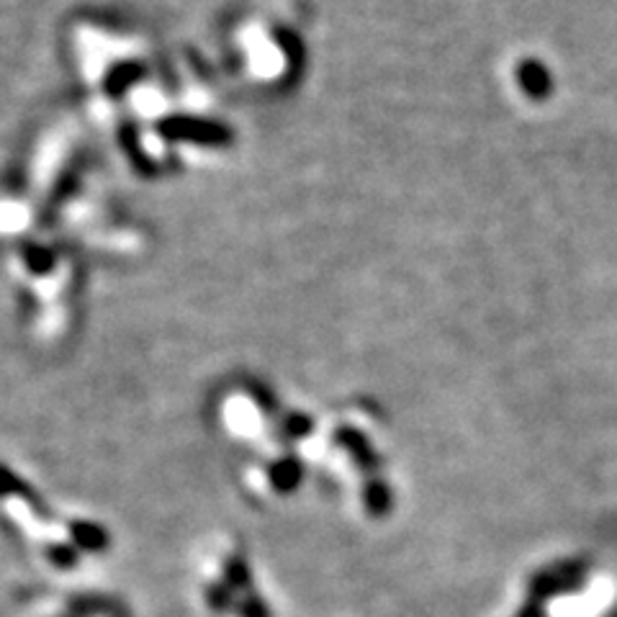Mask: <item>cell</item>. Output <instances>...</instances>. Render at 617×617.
Returning <instances> with one entry per match:
<instances>
[{
    "instance_id": "cell-1",
    "label": "cell",
    "mask_w": 617,
    "mask_h": 617,
    "mask_svg": "<svg viewBox=\"0 0 617 617\" xmlns=\"http://www.w3.org/2000/svg\"><path fill=\"white\" fill-rule=\"evenodd\" d=\"M332 443H335L337 448L345 450L363 474L371 476L381 468V456H378L371 440H368L358 427L340 425L335 432H332Z\"/></svg>"
},
{
    "instance_id": "cell-2",
    "label": "cell",
    "mask_w": 617,
    "mask_h": 617,
    "mask_svg": "<svg viewBox=\"0 0 617 617\" xmlns=\"http://www.w3.org/2000/svg\"><path fill=\"white\" fill-rule=\"evenodd\" d=\"M21 499V502L29 504V510L34 512L39 520H52V510L47 507V502L42 499V494L36 492L29 481H24L21 476H16L6 463H0V499Z\"/></svg>"
},
{
    "instance_id": "cell-3",
    "label": "cell",
    "mask_w": 617,
    "mask_h": 617,
    "mask_svg": "<svg viewBox=\"0 0 617 617\" xmlns=\"http://www.w3.org/2000/svg\"><path fill=\"white\" fill-rule=\"evenodd\" d=\"M67 533H70L72 546L78 548L80 553H103L111 548L108 530L93 520H72L67 525Z\"/></svg>"
},
{
    "instance_id": "cell-4",
    "label": "cell",
    "mask_w": 617,
    "mask_h": 617,
    "mask_svg": "<svg viewBox=\"0 0 617 617\" xmlns=\"http://www.w3.org/2000/svg\"><path fill=\"white\" fill-rule=\"evenodd\" d=\"M126 607L101 594H75L67 600V617H121Z\"/></svg>"
},
{
    "instance_id": "cell-5",
    "label": "cell",
    "mask_w": 617,
    "mask_h": 617,
    "mask_svg": "<svg viewBox=\"0 0 617 617\" xmlns=\"http://www.w3.org/2000/svg\"><path fill=\"white\" fill-rule=\"evenodd\" d=\"M268 481L278 494H294L304 481V463L296 456H281L268 466Z\"/></svg>"
},
{
    "instance_id": "cell-6",
    "label": "cell",
    "mask_w": 617,
    "mask_h": 617,
    "mask_svg": "<svg viewBox=\"0 0 617 617\" xmlns=\"http://www.w3.org/2000/svg\"><path fill=\"white\" fill-rule=\"evenodd\" d=\"M363 507H366L368 517H376V520H384L391 510H394V492L391 486L381 479H368L363 484Z\"/></svg>"
},
{
    "instance_id": "cell-7",
    "label": "cell",
    "mask_w": 617,
    "mask_h": 617,
    "mask_svg": "<svg viewBox=\"0 0 617 617\" xmlns=\"http://www.w3.org/2000/svg\"><path fill=\"white\" fill-rule=\"evenodd\" d=\"M222 582L227 584L232 592H252V566L250 561H247V556H242V553L227 556L222 569Z\"/></svg>"
},
{
    "instance_id": "cell-8",
    "label": "cell",
    "mask_w": 617,
    "mask_h": 617,
    "mask_svg": "<svg viewBox=\"0 0 617 617\" xmlns=\"http://www.w3.org/2000/svg\"><path fill=\"white\" fill-rule=\"evenodd\" d=\"M312 432H314V420L309 417V414L291 412V414H286L281 422H278L276 438L288 445V443H296V440L309 438Z\"/></svg>"
},
{
    "instance_id": "cell-9",
    "label": "cell",
    "mask_w": 617,
    "mask_h": 617,
    "mask_svg": "<svg viewBox=\"0 0 617 617\" xmlns=\"http://www.w3.org/2000/svg\"><path fill=\"white\" fill-rule=\"evenodd\" d=\"M204 600L211 612L224 615V612L237 610V600H240V597H237V592H232V589H229L224 582H211V584H206V589H204Z\"/></svg>"
},
{
    "instance_id": "cell-10",
    "label": "cell",
    "mask_w": 617,
    "mask_h": 617,
    "mask_svg": "<svg viewBox=\"0 0 617 617\" xmlns=\"http://www.w3.org/2000/svg\"><path fill=\"white\" fill-rule=\"evenodd\" d=\"M44 556H47L49 564L65 571L75 569L80 564V551L72 543H49L44 548Z\"/></svg>"
},
{
    "instance_id": "cell-11",
    "label": "cell",
    "mask_w": 617,
    "mask_h": 617,
    "mask_svg": "<svg viewBox=\"0 0 617 617\" xmlns=\"http://www.w3.org/2000/svg\"><path fill=\"white\" fill-rule=\"evenodd\" d=\"M237 615L240 617H273V610H270V605L268 602L263 600V597H260L258 592H255V589H252V592H247V594H242L240 600H237Z\"/></svg>"
},
{
    "instance_id": "cell-12",
    "label": "cell",
    "mask_w": 617,
    "mask_h": 617,
    "mask_svg": "<svg viewBox=\"0 0 617 617\" xmlns=\"http://www.w3.org/2000/svg\"><path fill=\"white\" fill-rule=\"evenodd\" d=\"M121 617H129V615H121Z\"/></svg>"
}]
</instances>
